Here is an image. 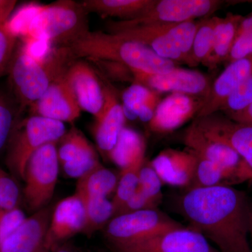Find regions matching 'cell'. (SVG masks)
I'll use <instances>...</instances> for the list:
<instances>
[{
    "mask_svg": "<svg viewBox=\"0 0 252 252\" xmlns=\"http://www.w3.org/2000/svg\"><path fill=\"white\" fill-rule=\"evenodd\" d=\"M183 226L158 209H152L113 217L106 226L105 235L112 248H116Z\"/></svg>",
    "mask_w": 252,
    "mask_h": 252,
    "instance_id": "ba28073f",
    "label": "cell"
},
{
    "mask_svg": "<svg viewBox=\"0 0 252 252\" xmlns=\"http://www.w3.org/2000/svg\"><path fill=\"white\" fill-rule=\"evenodd\" d=\"M114 252H220L203 235L187 226L166 230Z\"/></svg>",
    "mask_w": 252,
    "mask_h": 252,
    "instance_id": "30bf717a",
    "label": "cell"
},
{
    "mask_svg": "<svg viewBox=\"0 0 252 252\" xmlns=\"http://www.w3.org/2000/svg\"><path fill=\"white\" fill-rule=\"evenodd\" d=\"M16 2L14 0H0V25L5 24L9 21Z\"/></svg>",
    "mask_w": 252,
    "mask_h": 252,
    "instance_id": "b9f144b4",
    "label": "cell"
},
{
    "mask_svg": "<svg viewBox=\"0 0 252 252\" xmlns=\"http://www.w3.org/2000/svg\"><path fill=\"white\" fill-rule=\"evenodd\" d=\"M197 158L198 162L195 175L188 189L220 185L232 187V185L237 184L236 172L203 158Z\"/></svg>",
    "mask_w": 252,
    "mask_h": 252,
    "instance_id": "83f0119b",
    "label": "cell"
},
{
    "mask_svg": "<svg viewBox=\"0 0 252 252\" xmlns=\"http://www.w3.org/2000/svg\"><path fill=\"white\" fill-rule=\"evenodd\" d=\"M29 109L31 115L63 124H73L80 117L81 112L77 99L66 79L65 73L56 79Z\"/></svg>",
    "mask_w": 252,
    "mask_h": 252,
    "instance_id": "4fadbf2b",
    "label": "cell"
},
{
    "mask_svg": "<svg viewBox=\"0 0 252 252\" xmlns=\"http://www.w3.org/2000/svg\"><path fill=\"white\" fill-rule=\"evenodd\" d=\"M119 179L117 174L99 163L78 179L75 194L79 196L95 195L108 198L115 193Z\"/></svg>",
    "mask_w": 252,
    "mask_h": 252,
    "instance_id": "484cf974",
    "label": "cell"
},
{
    "mask_svg": "<svg viewBox=\"0 0 252 252\" xmlns=\"http://www.w3.org/2000/svg\"><path fill=\"white\" fill-rule=\"evenodd\" d=\"M75 60L68 46H52L39 56L26 44L16 50L8 72L20 114L40 98Z\"/></svg>",
    "mask_w": 252,
    "mask_h": 252,
    "instance_id": "3957f363",
    "label": "cell"
},
{
    "mask_svg": "<svg viewBox=\"0 0 252 252\" xmlns=\"http://www.w3.org/2000/svg\"><path fill=\"white\" fill-rule=\"evenodd\" d=\"M252 103V77L239 85L228 96L220 108L226 117L240 112Z\"/></svg>",
    "mask_w": 252,
    "mask_h": 252,
    "instance_id": "e575fe53",
    "label": "cell"
},
{
    "mask_svg": "<svg viewBox=\"0 0 252 252\" xmlns=\"http://www.w3.org/2000/svg\"><path fill=\"white\" fill-rule=\"evenodd\" d=\"M252 54V30L235 41L226 61L228 64Z\"/></svg>",
    "mask_w": 252,
    "mask_h": 252,
    "instance_id": "f35d334b",
    "label": "cell"
},
{
    "mask_svg": "<svg viewBox=\"0 0 252 252\" xmlns=\"http://www.w3.org/2000/svg\"><path fill=\"white\" fill-rule=\"evenodd\" d=\"M219 19L220 17L212 16L198 22L191 51L187 63L190 67H195L199 64L205 65L211 53L215 30Z\"/></svg>",
    "mask_w": 252,
    "mask_h": 252,
    "instance_id": "f1b7e54d",
    "label": "cell"
},
{
    "mask_svg": "<svg viewBox=\"0 0 252 252\" xmlns=\"http://www.w3.org/2000/svg\"><path fill=\"white\" fill-rule=\"evenodd\" d=\"M85 225V212L77 195L63 199L53 210L44 247L54 252L77 233H82Z\"/></svg>",
    "mask_w": 252,
    "mask_h": 252,
    "instance_id": "9a60e30c",
    "label": "cell"
},
{
    "mask_svg": "<svg viewBox=\"0 0 252 252\" xmlns=\"http://www.w3.org/2000/svg\"><path fill=\"white\" fill-rule=\"evenodd\" d=\"M252 77V54L229 63L212 84L211 91L196 119L220 111L225 99L243 81Z\"/></svg>",
    "mask_w": 252,
    "mask_h": 252,
    "instance_id": "e0dca14e",
    "label": "cell"
},
{
    "mask_svg": "<svg viewBox=\"0 0 252 252\" xmlns=\"http://www.w3.org/2000/svg\"><path fill=\"white\" fill-rule=\"evenodd\" d=\"M184 142L187 149L193 152L197 157L236 172L237 179L241 158L228 146L209 137L198 127L195 121L185 130Z\"/></svg>",
    "mask_w": 252,
    "mask_h": 252,
    "instance_id": "44dd1931",
    "label": "cell"
},
{
    "mask_svg": "<svg viewBox=\"0 0 252 252\" xmlns=\"http://www.w3.org/2000/svg\"><path fill=\"white\" fill-rule=\"evenodd\" d=\"M54 252H77L75 250H73L72 248L70 247L67 246V245H64V246L60 247L59 248H58L56 251Z\"/></svg>",
    "mask_w": 252,
    "mask_h": 252,
    "instance_id": "7bdbcfd3",
    "label": "cell"
},
{
    "mask_svg": "<svg viewBox=\"0 0 252 252\" xmlns=\"http://www.w3.org/2000/svg\"><path fill=\"white\" fill-rule=\"evenodd\" d=\"M26 218L24 212L17 207L0 208V245L22 224Z\"/></svg>",
    "mask_w": 252,
    "mask_h": 252,
    "instance_id": "8d00e7d4",
    "label": "cell"
},
{
    "mask_svg": "<svg viewBox=\"0 0 252 252\" xmlns=\"http://www.w3.org/2000/svg\"><path fill=\"white\" fill-rule=\"evenodd\" d=\"M99 163L98 155L91 144L77 157L62 165L66 175L72 178L79 179Z\"/></svg>",
    "mask_w": 252,
    "mask_h": 252,
    "instance_id": "836d02e7",
    "label": "cell"
},
{
    "mask_svg": "<svg viewBox=\"0 0 252 252\" xmlns=\"http://www.w3.org/2000/svg\"><path fill=\"white\" fill-rule=\"evenodd\" d=\"M19 114L13 99L0 91V152L7 145Z\"/></svg>",
    "mask_w": 252,
    "mask_h": 252,
    "instance_id": "d6a6232c",
    "label": "cell"
},
{
    "mask_svg": "<svg viewBox=\"0 0 252 252\" xmlns=\"http://www.w3.org/2000/svg\"><path fill=\"white\" fill-rule=\"evenodd\" d=\"M157 0H84L81 4L89 13L102 18H118L131 21L142 17L152 9Z\"/></svg>",
    "mask_w": 252,
    "mask_h": 252,
    "instance_id": "7402d4cb",
    "label": "cell"
},
{
    "mask_svg": "<svg viewBox=\"0 0 252 252\" xmlns=\"http://www.w3.org/2000/svg\"><path fill=\"white\" fill-rule=\"evenodd\" d=\"M105 102L103 110L94 118L93 133L97 147L102 153H110L117 143L119 135L126 127V117L122 104L114 91L104 86Z\"/></svg>",
    "mask_w": 252,
    "mask_h": 252,
    "instance_id": "ffe728a7",
    "label": "cell"
},
{
    "mask_svg": "<svg viewBox=\"0 0 252 252\" xmlns=\"http://www.w3.org/2000/svg\"><path fill=\"white\" fill-rule=\"evenodd\" d=\"M210 138L234 150L246 165L252 181V127L215 114L195 120Z\"/></svg>",
    "mask_w": 252,
    "mask_h": 252,
    "instance_id": "7c38bea8",
    "label": "cell"
},
{
    "mask_svg": "<svg viewBox=\"0 0 252 252\" xmlns=\"http://www.w3.org/2000/svg\"><path fill=\"white\" fill-rule=\"evenodd\" d=\"M131 72L133 77L132 83L141 84L157 93L170 92L207 98L213 84L203 73L177 67L165 74L137 71Z\"/></svg>",
    "mask_w": 252,
    "mask_h": 252,
    "instance_id": "8fae6325",
    "label": "cell"
},
{
    "mask_svg": "<svg viewBox=\"0 0 252 252\" xmlns=\"http://www.w3.org/2000/svg\"><path fill=\"white\" fill-rule=\"evenodd\" d=\"M205 97L171 94L160 101L149 123V128L157 133H168L196 117L205 102Z\"/></svg>",
    "mask_w": 252,
    "mask_h": 252,
    "instance_id": "2e32d148",
    "label": "cell"
},
{
    "mask_svg": "<svg viewBox=\"0 0 252 252\" xmlns=\"http://www.w3.org/2000/svg\"><path fill=\"white\" fill-rule=\"evenodd\" d=\"M88 14L81 2L59 0L27 5L6 23L15 35L23 36L26 44L39 41L53 47L68 46L89 31Z\"/></svg>",
    "mask_w": 252,
    "mask_h": 252,
    "instance_id": "7a4b0ae2",
    "label": "cell"
},
{
    "mask_svg": "<svg viewBox=\"0 0 252 252\" xmlns=\"http://www.w3.org/2000/svg\"><path fill=\"white\" fill-rule=\"evenodd\" d=\"M57 142L43 146L32 156L26 167L23 193L31 211L49 206L54 195L59 172Z\"/></svg>",
    "mask_w": 252,
    "mask_h": 252,
    "instance_id": "52a82bcc",
    "label": "cell"
},
{
    "mask_svg": "<svg viewBox=\"0 0 252 252\" xmlns=\"http://www.w3.org/2000/svg\"><path fill=\"white\" fill-rule=\"evenodd\" d=\"M77 195V194H76ZM84 205L85 225L82 233L90 237L106 226L113 218L114 210L108 198L95 195H78Z\"/></svg>",
    "mask_w": 252,
    "mask_h": 252,
    "instance_id": "4316f807",
    "label": "cell"
},
{
    "mask_svg": "<svg viewBox=\"0 0 252 252\" xmlns=\"http://www.w3.org/2000/svg\"><path fill=\"white\" fill-rule=\"evenodd\" d=\"M250 245H251V248H252V226L251 232H250Z\"/></svg>",
    "mask_w": 252,
    "mask_h": 252,
    "instance_id": "f6af8a7d",
    "label": "cell"
},
{
    "mask_svg": "<svg viewBox=\"0 0 252 252\" xmlns=\"http://www.w3.org/2000/svg\"><path fill=\"white\" fill-rule=\"evenodd\" d=\"M198 22L158 23L126 28L113 34L147 46L158 56L187 64L191 51Z\"/></svg>",
    "mask_w": 252,
    "mask_h": 252,
    "instance_id": "5b68a950",
    "label": "cell"
},
{
    "mask_svg": "<svg viewBox=\"0 0 252 252\" xmlns=\"http://www.w3.org/2000/svg\"><path fill=\"white\" fill-rule=\"evenodd\" d=\"M225 4V1L220 0H157L153 7L142 17L109 23L107 25L108 32L135 26L158 23L171 24L195 21L198 18H208Z\"/></svg>",
    "mask_w": 252,
    "mask_h": 252,
    "instance_id": "9c48e42d",
    "label": "cell"
},
{
    "mask_svg": "<svg viewBox=\"0 0 252 252\" xmlns=\"http://www.w3.org/2000/svg\"><path fill=\"white\" fill-rule=\"evenodd\" d=\"M152 209L157 208L153 206L148 199L146 198L144 194L137 188L135 193L126 202L125 205L121 209L120 211L116 217L140 211V210H152Z\"/></svg>",
    "mask_w": 252,
    "mask_h": 252,
    "instance_id": "ab89813d",
    "label": "cell"
},
{
    "mask_svg": "<svg viewBox=\"0 0 252 252\" xmlns=\"http://www.w3.org/2000/svg\"><path fill=\"white\" fill-rule=\"evenodd\" d=\"M53 207L47 206L26 218L0 245V252H38L44 246Z\"/></svg>",
    "mask_w": 252,
    "mask_h": 252,
    "instance_id": "ac0fdd59",
    "label": "cell"
},
{
    "mask_svg": "<svg viewBox=\"0 0 252 252\" xmlns=\"http://www.w3.org/2000/svg\"><path fill=\"white\" fill-rule=\"evenodd\" d=\"M198 158L191 151L167 149L150 162L162 183L189 188L193 182Z\"/></svg>",
    "mask_w": 252,
    "mask_h": 252,
    "instance_id": "d6986e66",
    "label": "cell"
},
{
    "mask_svg": "<svg viewBox=\"0 0 252 252\" xmlns=\"http://www.w3.org/2000/svg\"><path fill=\"white\" fill-rule=\"evenodd\" d=\"M145 161L146 160L122 170L119 175L117 189L111 200L114 210L113 217L117 216L121 209L138 188L140 171Z\"/></svg>",
    "mask_w": 252,
    "mask_h": 252,
    "instance_id": "f546056e",
    "label": "cell"
},
{
    "mask_svg": "<svg viewBox=\"0 0 252 252\" xmlns=\"http://www.w3.org/2000/svg\"><path fill=\"white\" fill-rule=\"evenodd\" d=\"M76 59L119 63L131 71L165 74L177 68V63L158 56L147 46L102 31H88L68 46Z\"/></svg>",
    "mask_w": 252,
    "mask_h": 252,
    "instance_id": "277c9868",
    "label": "cell"
},
{
    "mask_svg": "<svg viewBox=\"0 0 252 252\" xmlns=\"http://www.w3.org/2000/svg\"><path fill=\"white\" fill-rule=\"evenodd\" d=\"M122 98L126 119L138 118L142 122L148 123L161 101L158 93L136 83H132L123 92Z\"/></svg>",
    "mask_w": 252,
    "mask_h": 252,
    "instance_id": "603a6c76",
    "label": "cell"
},
{
    "mask_svg": "<svg viewBox=\"0 0 252 252\" xmlns=\"http://www.w3.org/2000/svg\"><path fill=\"white\" fill-rule=\"evenodd\" d=\"M65 77L81 111L98 117L103 110L105 95L104 85L94 68L84 61L71 63Z\"/></svg>",
    "mask_w": 252,
    "mask_h": 252,
    "instance_id": "5bb4252c",
    "label": "cell"
},
{
    "mask_svg": "<svg viewBox=\"0 0 252 252\" xmlns=\"http://www.w3.org/2000/svg\"><path fill=\"white\" fill-rule=\"evenodd\" d=\"M19 189L14 180L0 169V208L11 209L17 207Z\"/></svg>",
    "mask_w": 252,
    "mask_h": 252,
    "instance_id": "74e56055",
    "label": "cell"
},
{
    "mask_svg": "<svg viewBox=\"0 0 252 252\" xmlns=\"http://www.w3.org/2000/svg\"><path fill=\"white\" fill-rule=\"evenodd\" d=\"M91 144L84 134L73 126L66 131L58 142V157L60 164L63 165L72 160Z\"/></svg>",
    "mask_w": 252,
    "mask_h": 252,
    "instance_id": "4dcf8cb0",
    "label": "cell"
},
{
    "mask_svg": "<svg viewBox=\"0 0 252 252\" xmlns=\"http://www.w3.org/2000/svg\"><path fill=\"white\" fill-rule=\"evenodd\" d=\"M243 16L228 13L224 18H220L215 30L213 45L205 65L215 67L220 63L225 62L236 39L239 26Z\"/></svg>",
    "mask_w": 252,
    "mask_h": 252,
    "instance_id": "cb8c5ba5",
    "label": "cell"
},
{
    "mask_svg": "<svg viewBox=\"0 0 252 252\" xmlns=\"http://www.w3.org/2000/svg\"><path fill=\"white\" fill-rule=\"evenodd\" d=\"M145 152L144 137L133 129L125 127L108 157L115 165L124 170L144 161Z\"/></svg>",
    "mask_w": 252,
    "mask_h": 252,
    "instance_id": "d4e9b609",
    "label": "cell"
},
{
    "mask_svg": "<svg viewBox=\"0 0 252 252\" xmlns=\"http://www.w3.org/2000/svg\"><path fill=\"white\" fill-rule=\"evenodd\" d=\"M17 38L8 27L7 23L0 25V76L9 70L16 50Z\"/></svg>",
    "mask_w": 252,
    "mask_h": 252,
    "instance_id": "d590c367",
    "label": "cell"
},
{
    "mask_svg": "<svg viewBox=\"0 0 252 252\" xmlns=\"http://www.w3.org/2000/svg\"><path fill=\"white\" fill-rule=\"evenodd\" d=\"M66 131L63 123L38 116L31 115L17 122L7 144L8 167L24 181L32 156L45 144L59 142Z\"/></svg>",
    "mask_w": 252,
    "mask_h": 252,
    "instance_id": "8992f818",
    "label": "cell"
},
{
    "mask_svg": "<svg viewBox=\"0 0 252 252\" xmlns=\"http://www.w3.org/2000/svg\"><path fill=\"white\" fill-rule=\"evenodd\" d=\"M228 119L239 124H245L252 127V103L243 110L228 116Z\"/></svg>",
    "mask_w": 252,
    "mask_h": 252,
    "instance_id": "60d3db41",
    "label": "cell"
},
{
    "mask_svg": "<svg viewBox=\"0 0 252 252\" xmlns=\"http://www.w3.org/2000/svg\"><path fill=\"white\" fill-rule=\"evenodd\" d=\"M176 207L187 227L220 252H252V200L243 190L223 185L187 189Z\"/></svg>",
    "mask_w": 252,
    "mask_h": 252,
    "instance_id": "6da1fadb",
    "label": "cell"
},
{
    "mask_svg": "<svg viewBox=\"0 0 252 252\" xmlns=\"http://www.w3.org/2000/svg\"><path fill=\"white\" fill-rule=\"evenodd\" d=\"M50 252L49 250H47V249H46V248H45V247H44H44H43V248H41V250H39V252Z\"/></svg>",
    "mask_w": 252,
    "mask_h": 252,
    "instance_id": "ee69618b",
    "label": "cell"
},
{
    "mask_svg": "<svg viewBox=\"0 0 252 252\" xmlns=\"http://www.w3.org/2000/svg\"><path fill=\"white\" fill-rule=\"evenodd\" d=\"M162 184L150 162H144L139 175L138 189L157 209L162 203Z\"/></svg>",
    "mask_w": 252,
    "mask_h": 252,
    "instance_id": "1f68e13d",
    "label": "cell"
}]
</instances>
